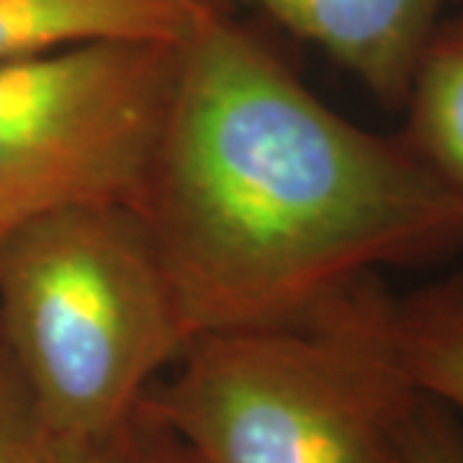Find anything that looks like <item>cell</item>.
Here are the masks:
<instances>
[{"mask_svg":"<svg viewBox=\"0 0 463 463\" xmlns=\"http://www.w3.org/2000/svg\"><path fill=\"white\" fill-rule=\"evenodd\" d=\"M134 212L194 337L291 325L381 265L463 242V201L402 137L332 111L216 5L181 39Z\"/></svg>","mask_w":463,"mask_h":463,"instance_id":"cell-1","label":"cell"},{"mask_svg":"<svg viewBox=\"0 0 463 463\" xmlns=\"http://www.w3.org/2000/svg\"><path fill=\"white\" fill-rule=\"evenodd\" d=\"M373 283L291 325L196 335L147 402L201 463H407L422 394L371 330Z\"/></svg>","mask_w":463,"mask_h":463,"instance_id":"cell-3","label":"cell"},{"mask_svg":"<svg viewBox=\"0 0 463 463\" xmlns=\"http://www.w3.org/2000/svg\"><path fill=\"white\" fill-rule=\"evenodd\" d=\"M407 463H463V428L448 407L420 399L407 438Z\"/></svg>","mask_w":463,"mask_h":463,"instance_id":"cell-11","label":"cell"},{"mask_svg":"<svg viewBox=\"0 0 463 463\" xmlns=\"http://www.w3.org/2000/svg\"><path fill=\"white\" fill-rule=\"evenodd\" d=\"M191 340L132 206H70L0 237V353L52 443L132 412Z\"/></svg>","mask_w":463,"mask_h":463,"instance_id":"cell-2","label":"cell"},{"mask_svg":"<svg viewBox=\"0 0 463 463\" xmlns=\"http://www.w3.org/2000/svg\"><path fill=\"white\" fill-rule=\"evenodd\" d=\"M50 438L14 368L0 353V463H47Z\"/></svg>","mask_w":463,"mask_h":463,"instance_id":"cell-10","label":"cell"},{"mask_svg":"<svg viewBox=\"0 0 463 463\" xmlns=\"http://www.w3.org/2000/svg\"><path fill=\"white\" fill-rule=\"evenodd\" d=\"M402 106V142L463 201V5L430 36Z\"/></svg>","mask_w":463,"mask_h":463,"instance_id":"cell-8","label":"cell"},{"mask_svg":"<svg viewBox=\"0 0 463 463\" xmlns=\"http://www.w3.org/2000/svg\"><path fill=\"white\" fill-rule=\"evenodd\" d=\"M199 0H0V62L88 42H181Z\"/></svg>","mask_w":463,"mask_h":463,"instance_id":"cell-6","label":"cell"},{"mask_svg":"<svg viewBox=\"0 0 463 463\" xmlns=\"http://www.w3.org/2000/svg\"><path fill=\"white\" fill-rule=\"evenodd\" d=\"M47 463H201L145 399L111 428L78 443H52Z\"/></svg>","mask_w":463,"mask_h":463,"instance_id":"cell-9","label":"cell"},{"mask_svg":"<svg viewBox=\"0 0 463 463\" xmlns=\"http://www.w3.org/2000/svg\"><path fill=\"white\" fill-rule=\"evenodd\" d=\"M263 11L312 42L386 106H402L414 67L440 21L463 0H199Z\"/></svg>","mask_w":463,"mask_h":463,"instance_id":"cell-5","label":"cell"},{"mask_svg":"<svg viewBox=\"0 0 463 463\" xmlns=\"http://www.w3.org/2000/svg\"><path fill=\"white\" fill-rule=\"evenodd\" d=\"M371 330L417 394L463 414V276L407 297L371 288Z\"/></svg>","mask_w":463,"mask_h":463,"instance_id":"cell-7","label":"cell"},{"mask_svg":"<svg viewBox=\"0 0 463 463\" xmlns=\"http://www.w3.org/2000/svg\"><path fill=\"white\" fill-rule=\"evenodd\" d=\"M181 42H88L0 62V237L70 206H137Z\"/></svg>","mask_w":463,"mask_h":463,"instance_id":"cell-4","label":"cell"}]
</instances>
